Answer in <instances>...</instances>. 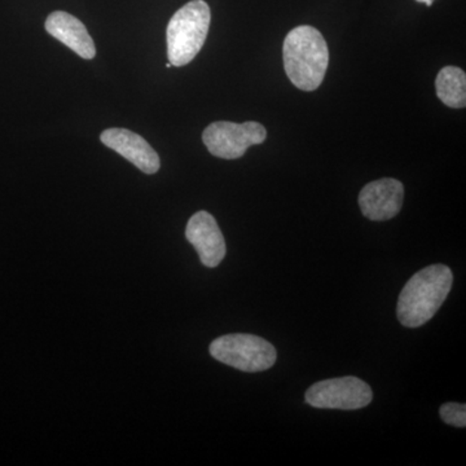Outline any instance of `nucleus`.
I'll return each mask as SVG.
<instances>
[{"mask_svg": "<svg viewBox=\"0 0 466 466\" xmlns=\"http://www.w3.org/2000/svg\"><path fill=\"white\" fill-rule=\"evenodd\" d=\"M211 357L242 372H263L274 367L278 352L272 343L254 334H226L211 342Z\"/></svg>", "mask_w": 466, "mask_h": 466, "instance_id": "4", "label": "nucleus"}, {"mask_svg": "<svg viewBox=\"0 0 466 466\" xmlns=\"http://www.w3.org/2000/svg\"><path fill=\"white\" fill-rule=\"evenodd\" d=\"M210 21V7L204 0H192L175 12L167 30L171 66H187L198 56L207 41Z\"/></svg>", "mask_w": 466, "mask_h": 466, "instance_id": "3", "label": "nucleus"}, {"mask_svg": "<svg viewBox=\"0 0 466 466\" xmlns=\"http://www.w3.org/2000/svg\"><path fill=\"white\" fill-rule=\"evenodd\" d=\"M284 69L291 84L302 91H315L323 84L329 50L317 27H294L283 46Z\"/></svg>", "mask_w": 466, "mask_h": 466, "instance_id": "2", "label": "nucleus"}, {"mask_svg": "<svg viewBox=\"0 0 466 466\" xmlns=\"http://www.w3.org/2000/svg\"><path fill=\"white\" fill-rule=\"evenodd\" d=\"M267 131L258 122L219 121L208 125L202 134V142L211 155L218 158L238 159L253 146L265 143Z\"/></svg>", "mask_w": 466, "mask_h": 466, "instance_id": "5", "label": "nucleus"}, {"mask_svg": "<svg viewBox=\"0 0 466 466\" xmlns=\"http://www.w3.org/2000/svg\"><path fill=\"white\" fill-rule=\"evenodd\" d=\"M440 415L447 425L455 428L466 426V406L461 403H446L441 407Z\"/></svg>", "mask_w": 466, "mask_h": 466, "instance_id": "12", "label": "nucleus"}, {"mask_svg": "<svg viewBox=\"0 0 466 466\" xmlns=\"http://www.w3.org/2000/svg\"><path fill=\"white\" fill-rule=\"evenodd\" d=\"M416 2L419 3H425L428 7H431V5H433L434 0H416Z\"/></svg>", "mask_w": 466, "mask_h": 466, "instance_id": "13", "label": "nucleus"}, {"mask_svg": "<svg viewBox=\"0 0 466 466\" xmlns=\"http://www.w3.org/2000/svg\"><path fill=\"white\" fill-rule=\"evenodd\" d=\"M452 283V271L446 265H431L417 272L400 291L398 320L407 328L428 323L449 297Z\"/></svg>", "mask_w": 466, "mask_h": 466, "instance_id": "1", "label": "nucleus"}, {"mask_svg": "<svg viewBox=\"0 0 466 466\" xmlns=\"http://www.w3.org/2000/svg\"><path fill=\"white\" fill-rule=\"evenodd\" d=\"M171 66H171V64H170V63H167V69H168V67H171Z\"/></svg>", "mask_w": 466, "mask_h": 466, "instance_id": "14", "label": "nucleus"}, {"mask_svg": "<svg viewBox=\"0 0 466 466\" xmlns=\"http://www.w3.org/2000/svg\"><path fill=\"white\" fill-rule=\"evenodd\" d=\"M186 238L200 257L202 265L214 268L225 259V238L216 218L208 211H198L188 220Z\"/></svg>", "mask_w": 466, "mask_h": 466, "instance_id": "8", "label": "nucleus"}, {"mask_svg": "<svg viewBox=\"0 0 466 466\" xmlns=\"http://www.w3.org/2000/svg\"><path fill=\"white\" fill-rule=\"evenodd\" d=\"M438 99L453 109L465 108L466 75L461 67L446 66L435 79Z\"/></svg>", "mask_w": 466, "mask_h": 466, "instance_id": "11", "label": "nucleus"}, {"mask_svg": "<svg viewBox=\"0 0 466 466\" xmlns=\"http://www.w3.org/2000/svg\"><path fill=\"white\" fill-rule=\"evenodd\" d=\"M100 140L143 173L156 174L161 167L157 152L144 137L127 128H108L101 134Z\"/></svg>", "mask_w": 466, "mask_h": 466, "instance_id": "9", "label": "nucleus"}, {"mask_svg": "<svg viewBox=\"0 0 466 466\" xmlns=\"http://www.w3.org/2000/svg\"><path fill=\"white\" fill-rule=\"evenodd\" d=\"M372 400L370 386L354 376L314 383L305 394L306 403L320 410H360L370 404Z\"/></svg>", "mask_w": 466, "mask_h": 466, "instance_id": "6", "label": "nucleus"}, {"mask_svg": "<svg viewBox=\"0 0 466 466\" xmlns=\"http://www.w3.org/2000/svg\"><path fill=\"white\" fill-rule=\"evenodd\" d=\"M46 30L78 56L86 60L96 56L94 39L84 24L72 15L63 11L52 12L46 20Z\"/></svg>", "mask_w": 466, "mask_h": 466, "instance_id": "10", "label": "nucleus"}, {"mask_svg": "<svg viewBox=\"0 0 466 466\" xmlns=\"http://www.w3.org/2000/svg\"><path fill=\"white\" fill-rule=\"evenodd\" d=\"M404 200V186L397 179L385 177L368 183L359 195V207L363 216L382 222L400 214Z\"/></svg>", "mask_w": 466, "mask_h": 466, "instance_id": "7", "label": "nucleus"}]
</instances>
